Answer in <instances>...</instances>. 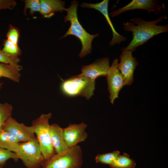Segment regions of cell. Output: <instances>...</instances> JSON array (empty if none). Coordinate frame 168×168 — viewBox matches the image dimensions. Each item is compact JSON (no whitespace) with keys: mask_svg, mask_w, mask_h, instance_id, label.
Listing matches in <instances>:
<instances>
[{"mask_svg":"<svg viewBox=\"0 0 168 168\" xmlns=\"http://www.w3.org/2000/svg\"><path fill=\"white\" fill-rule=\"evenodd\" d=\"M19 36V29L10 24L6 35L7 39L13 43L18 45Z\"/></svg>","mask_w":168,"mask_h":168,"instance_id":"obj_24","label":"cell"},{"mask_svg":"<svg viewBox=\"0 0 168 168\" xmlns=\"http://www.w3.org/2000/svg\"><path fill=\"white\" fill-rule=\"evenodd\" d=\"M16 154L26 168H39L45 160L37 139L20 143Z\"/></svg>","mask_w":168,"mask_h":168,"instance_id":"obj_6","label":"cell"},{"mask_svg":"<svg viewBox=\"0 0 168 168\" xmlns=\"http://www.w3.org/2000/svg\"><path fill=\"white\" fill-rule=\"evenodd\" d=\"M52 115L51 112L42 114L31 122V126L45 161L55 154L52 143L50 133V125L49 121Z\"/></svg>","mask_w":168,"mask_h":168,"instance_id":"obj_4","label":"cell"},{"mask_svg":"<svg viewBox=\"0 0 168 168\" xmlns=\"http://www.w3.org/2000/svg\"><path fill=\"white\" fill-rule=\"evenodd\" d=\"M22 67L16 63H0V77H5L16 83H19Z\"/></svg>","mask_w":168,"mask_h":168,"instance_id":"obj_16","label":"cell"},{"mask_svg":"<svg viewBox=\"0 0 168 168\" xmlns=\"http://www.w3.org/2000/svg\"><path fill=\"white\" fill-rule=\"evenodd\" d=\"M165 15L152 21H147L139 18H131L130 22H124V30L132 33L133 38L128 45L123 50L134 51L137 48L147 42L154 36L168 31V25H158L157 23L166 19Z\"/></svg>","mask_w":168,"mask_h":168,"instance_id":"obj_1","label":"cell"},{"mask_svg":"<svg viewBox=\"0 0 168 168\" xmlns=\"http://www.w3.org/2000/svg\"><path fill=\"white\" fill-rule=\"evenodd\" d=\"M132 51L130 50H122L120 56V62L118 63V69L122 75L125 86L130 85L133 83V74L138 63L132 55Z\"/></svg>","mask_w":168,"mask_h":168,"instance_id":"obj_9","label":"cell"},{"mask_svg":"<svg viewBox=\"0 0 168 168\" xmlns=\"http://www.w3.org/2000/svg\"><path fill=\"white\" fill-rule=\"evenodd\" d=\"M82 164V149L77 145L55 153L44 162L42 168H81Z\"/></svg>","mask_w":168,"mask_h":168,"instance_id":"obj_5","label":"cell"},{"mask_svg":"<svg viewBox=\"0 0 168 168\" xmlns=\"http://www.w3.org/2000/svg\"><path fill=\"white\" fill-rule=\"evenodd\" d=\"M3 167L0 165V168H2Z\"/></svg>","mask_w":168,"mask_h":168,"instance_id":"obj_28","label":"cell"},{"mask_svg":"<svg viewBox=\"0 0 168 168\" xmlns=\"http://www.w3.org/2000/svg\"><path fill=\"white\" fill-rule=\"evenodd\" d=\"M108 3L109 0H104L100 2L95 4L83 2L80 6L82 7L94 9L99 11L103 15L112 30V37L109 44L112 46L116 44L125 41L127 38L118 33L115 30L109 15Z\"/></svg>","mask_w":168,"mask_h":168,"instance_id":"obj_12","label":"cell"},{"mask_svg":"<svg viewBox=\"0 0 168 168\" xmlns=\"http://www.w3.org/2000/svg\"><path fill=\"white\" fill-rule=\"evenodd\" d=\"M110 63L108 58L98 59L92 63L82 66L81 69V73L77 75L95 80L100 76L106 77L110 66Z\"/></svg>","mask_w":168,"mask_h":168,"instance_id":"obj_13","label":"cell"},{"mask_svg":"<svg viewBox=\"0 0 168 168\" xmlns=\"http://www.w3.org/2000/svg\"><path fill=\"white\" fill-rule=\"evenodd\" d=\"M16 5V2L13 0H0V10L12 9Z\"/></svg>","mask_w":168,"mask_h":168,"instance_id":"obj_26","label":"cell"},{"mask_svg":"<svg viewBox=\"0 0 168 168\" xmlns=\"http://www.w3.org/2000/svg\"><path fill=\"white\" fill-rule=\"evenodd\" d=\"M2 50L10 57L17 58L21 55V51L18 45H16L8 40H4Z\"/></svg>","mask_w":168,"mask_h":168,"instance_id":"obj_20","label":"cell"},{"mask_svg":"<svg viewBox=\"0 0 168 168\" xmlns=\"http://www.w3.org/2000/svg\"></svg>","mask_w":168,"mask_h":168,"instance_id":"obj_29","label":"cell"},{"mask_svg":"<svg viewBox=\"0 0 168 168\" xmlns=\"http://www.w3.org/2000/svg\"><path fill=\"white\" fill-rule=\"evenodd\" d=\"M50 133L52 143L56 153L69 148L64 139L63 128L57 124H52L50 125Z\"/></svg>","mask_w":168,"mask_h":168,"instance_id":"obj_14","label":"cell"},{"mask_svg":"<svg viewBox=\"0 0 168 168\" xmlns=\"http://www.w3.org/2000/svg\"><path fill=\"white\" fill-rule=\"evenodd\" d=\"M78 5V2L73 1L70 7L66 8L67 14L64 17V22L70 21V26L67 32L60 39L69 35H74L78 38L82 45V49L79 54V57L82 58L91 52L92 41L95 38L99 36V34H90L83 27L77 17V10Z\"/></svg>","mask_w":168,"mask_h":168,"instance_id":"obj_2","label":"cell"},{"mask_svg":"<svg viewBox=\"0 0 168 168\" xmlns=\"http://www.w3.org/2000/svg\"><path fill=\"white\" fill-rule=\"evenodd\" d=\"M13 107L10 104L0 102V132L8 119L12 116Z\"/></svg>","mask_w":168,"mask_h":168,"instance_id":"obj_19","label":"cell"},{"mask_svg":"<svg viewBox=\"0 0 168 168\" xmlns=\"http://www.w3.org/2000/svg\"><path fill=\"white\" fill-rule=\"evenodd\" d=\"M119 59L116 58L113 61L108 70L106 77L109 98L111 104L118 97L119 92L125 86L124 79L118 69Z\"/></svg>","mask_w":168,"mask_h":168,"instance_id":"obj_7","label":"cell"},{"mask_svg":"<svg viewBox=\"0 0 168 168\" xmlns=\"http://www.w3.org/2000/svg\"><path fill=\"white\" fill-rule=\"evenodd\" d=\"M159 2L156 0H133L126 5L111 12L110 15L114 17L126 11L135 9L144 10L149 13L153 12L159 15L162 8H165L164 5H160Z\"/></svg>","mask_w":168,"mask_h":168,"instance_id":"obj_11","label":"cell"},{"mask_svg":"<svg viewBox=\"0 0 168 168\" xmlns=\"http://www.w3.org/2000/svg\"><path fill=\"white\" fill-rule=\"evenodd\" d=\"M3 83L1 81V80L0 79V91L1 90V89L2 87V86L3 85Z\"/></svg>","mask_w":168,"mask_h":168,"instance_id":"obj_27","label":"cell"},{"mask_svg":"<svg viewBox=\"0 0 168 168\" xmlns=\"http://www.w3.org/2000/svg\"><path fill=\"white\" fill-rule=\"evenodd\" d=\"M10 159H13L16 162L19 160L15 153L0 147V165L3 167Z\"/></svg>","mask_w":168,"mask_h":168,"instance_id":"obj_22","label":"cell"},{"mask_svg":"<svg viewBox=\"0 0 168 168\" xmlns=\"http://www.w3.org/2000/svg\"><path fill=\"white\" fill-rule=\"evenodd\" d=\"M120 155L118 151L102 154H98L95 157L96 162L104 164L110 165Z\"/></svg>","mask_w":168,"mask_h":168,"instance_id":"obj_21","label":"cell"},{"mask_svg":"<svg viewBox=\"0 0 168 168\" xmlns=\"http://www.w3.org/2000/svg\"></svg>","mask_w":168,"mask_h":168,"instance_id":"obj_30","label":"cell"},{"mask_svg":"<svg viewBox=\"0 0 168 168\" xmlns=\"http://www.w3.org/2000/svg\"><path fill=\"white\" fill-rule=\"evenodd\" d=\"M136 166L135 161L128 154L124 153L119 155L110 166L112 168H135Z\"/></svg>","mask_w":168,"mask_h":168,"instance_id":"obj_18","label":"cell"},{"mask_svg":"<svg viewBox=\"0 0 168 168\" xmlns=\"http://www.w3.org/2000/svg\"><path fill=\"white\" fill-rule=\"evenodd\" d=\"M87 127L84 122L80 124H70L63 128L65 141L69 148L77 145L80 142L85 141L87 138L88 134L86 131Z\"/></svg>","mask_w":168,"mask_h":168,"instance_id":"obj_10","label":"cell"},{"mask_svg":"<svg viewBox=\"0 0 168 168\" xmlns=\"http://www.w3.org/2000/svg\"><path fill=\"white\" fill-rule=\"evenodd\" d=\"M2 130L10 132L20 142H25L37 139L31 126H27L20 123L12 116L7 120Z\"/></svg>","mask_w":168,"mask_h":168,"instance_id":"obj_8","label":"cell"},{"mask_svg":"<svg viewBox=\"0 0 168 168\" xmlns=\"http://www.w3.org/2000/svg\"><path fill=\"white\" fill-rule=\"evenodd\" d=\"M20 142L16 137L10 132L2 130L0 132V147L16 153Z\"/></svg>","mask_w":168,"mask_h":168,"instance_id":"obj_17","label":"cell"},{"mask_svg":"<svg viewBox=\"0 0 168 168\" xmlns=\"http://www.w3.org/2000/svg\"><path fill=\"white\" fill-rule=\"evenodd\" d=\"M20 61L19 58H13L6 54L1 49L0 47V63H19Z\"/></svg>","mask_w":168,"mask_h":168,"instance_id":"obj_25","label":"cell"},{"mask_svg":"<svg viewBox=\"0 0 168 168\" xmlns=\"http://www.w3.org/2000/svg\"><path fill=\"white\" fill-rule=\"evenodd\" d=\"M95 87V80L77 75L63 81L60 89L67 96H80L89 100L94 95Z\"/></svg>","mask_w":168,"mask_h":168,"instance_id":"obj_3","label":"cell"},{"mask_svg":"<svg viewBox=\"0 0 168 168\" xmlns=\"http://www.w3.org/2000/svg\"><path fill=\"white\" fill-rule=\"evenodd\" d=\"M28 9H30V13L33 15L35 12H41V7L39 0H26L25 1V7L23 13L26 15Z\"/></svg>","mask_w":168,"mask_h":168,"instance_id":"obj_23","label":"cell"},{"mask_svg":"<svg viewBox=\"0 0 168 168\" xmlns=\"http://www.w3.org/2000/svg\"><path fill=\"white\" fill-rule=\"evenodd\" d=\"M41 12L43 17L50 18L56 12L66 11L65 2L60 0H40Z\"/></svg>","mask_w":168,"mask_h":168,"instance_id":"obj_15","label":"cell"}]
</instances>
